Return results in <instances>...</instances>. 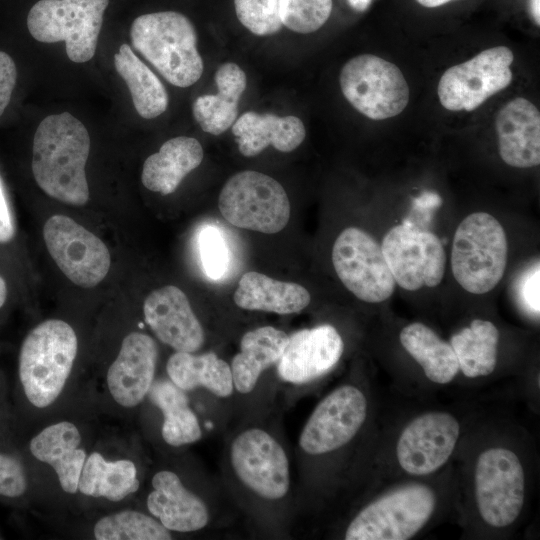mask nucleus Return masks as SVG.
Masks as SVG:
<instances>
[{
	"instance_id": "1",
	"label": "nucleus",
	"mask_w": 540,
	"mask_h": 540,
	"mask_svg": "<svg viewBox=\"0 0 540 540\" xmlns=\"http://www.w3.org/2000/svg\"><path fill=\"white\" fill-rule=\"evenodd\" d=\"M90 136L84 124L68 112L45 117L33 139L32 172L50 197L73 206L89 200L85 166Z\"/></svg>"
},
{
	"instance_id": "2",
	"label": "nucleus",
	"mask_w": 540,
	"mask_h": 540,
	"mask_svg": "<svg viewBox=\"0 0 540 540\" xmlns=\"http://www.w3.org/2000/svg\"><path fill=\"white\" fill-rule=\"evenodd\" d=\"M78 350L74 329L65 321L48 319L24 338L18 357V386L26 402L43 409L62 393Z\"/></svg>"
},
{
	"instance_id": "3",
	"label": "nucleus",
	"mask_w": 540,
	"mask_h": 540,
	"mask_svg": "<svg viewBox=\"0 0 540 540\" xmlns=\"http://www.w3.org/2000/svg\"><path fill=\"white\" fill-rule=\"evenodd\" d=\"M133 47L172 85L186 88L202 76L197 32L188 17L176 11L147 13L130 28Z\"/></svg>"
},
{
	"instance_id": "4",
	"label": "nucleus",
	"mask_w": 540,
	"mask_h": 540,
	"mask_svg": "<svg viewBox=\"0 0 540 540\" xmlns=\"http://www.w3.org/2000/svg\"><path fill=\"white\" fill-rule=\"evenodd\" d=\"M508 245L504 228L487 212H474L458 225L451 250L457 283L472 294L493 290L503 278Z\"/></svg>"
},
{
	"instance_id": "5",
	"label": "nucleus",
	"mask_w": 540,
	"mask_h": 540,
	"mask_svg": "<svg viewBox=\"0 0 540 540\" xmlns=\"http://www.w3.org/2000/svg\"><path fill=\"white\" fill-rule=\"evenodd\" d=\"M109 0H39L29 10L27 28L42 43H65L68 58L91 60Z\"/></svg>"
},
{
	"instance_id": "6",
	"label": "nucleus",
	"mask_w": 540,
	"mask_h": 540,
	"mask_svg": "<svg viewBox=\"0 0 540 540\" xmlns=\"http://www.w3.org/2000/svg\"><path fill=\"white\" fill-rule=\"evenodd\" d=\"M218 208L235 227L266 234L280 232L290 218V202L283 186L258 171H241L222 187Z\"/></svg>"
},
{
	"instance_id": "7",
	"label": "nucleus",
	"mask_w": 540,
	"mask_h": 540,
	"mask_svg": "<svg viewBox=\"0 0 540 540\" xmlns=\"http://www.w3.org/2000/svg\"><path fill=\"white\" fill-rule=\"evenodd\" d=\"M434 492L422 484L406 485L365 506L348 525L346 540H407L429 521Z\"/></svg>"
},
{
	"instance_id": "8",
	"label": "nucleus",
	"mask_w": 540,
	"mask_h": 540,
	"mask_svg": "<svg viewBox=\"0 0 540 540\" xmlns=\"http://www.w3.org/2000/svg\"><path fill=\"white\" fill-rule=\"evenodd\" d=\"M340 87L348 102L373 120L400 114L409 101V87L400 69L372 54L356 56L343 66Z\"/></svg>"
},
{
	"instance_id": "9",
	"label": "nucleus",
	"mask_w": 540,
	"mask_h": 540,
	"mask_svg": "<svg viewBox=\"0 0 540 540\" xmlns=\"http://www.w3.org/2000/svg\"><path fill=\"white\" fill-rule=\"evenodd\" d=\"M475 499L485 523L495 528L511 525L525 499V475L515 452L503 447L484 450L476 461Z\"/></svg>"
},
{
	"instance_id": "10",
	"label": "nucleus",
	"mask_w": 540,
	"mask_h": 540,
	"mask_svg": "<svg viewBox=\"0 0 540 540\" xmlns=\"http://www.w3.org/2000/svg\"><path fill=\"white\" fill-rule=\"evenodd\" d=\"M332 263L343 285L364 302H384L395 291L381 245L363 229L348 227L340 232L333 244Z\"/></svg>"
},
{
	"instance_id": "11",
	"label": "nucleus",
	"mask_w": 540,
	"mask_h": 540,
	"mask_svg": "<svg viewBox=\"0 0 540 540\" xmlns=\"http://www.w3.org/2000/svg\"><path fill=\"white\" fill-rule=\"evenodd\" d=\"M513 59L509 48L497 46L448 68L438 84L440 103L450 111L475 110L511 83Z\"/></svg>"
},
{
	"instance_id": "12",
	"label": "nucleus",
	"mask_w": 540,
	"mask_h": 540,
	"mask_svg": "<svg viewBox=\"0 0 540 540\" xmlns=\"http://www.w3.org/2000/svg\"><path fill=\"white\" fill-rule=\"evenodd\" d=\"M381 249L396 285L407 291L436 287L444 277L446 253L432 232L408 224L392 227Z\"/></svg>"
},
{
	"instance_id": "13",
	"label": "nucleus",
	"mask_w": 540,
	"mask_h": 540,
	"mask_svg": "<svg viewBox=\"0 0 540 540\" xmlns=\"http://www.w3.org/2000/svg\"><path fill=\"white\" fill-rule=\"evenodd\" d=\"M46 247L63 274L74 284L91 288L110 268V253L104 242L65 215L51 216L43 227Z\"/></svg>"
},
{
	"instance_id": "14",
	"label": "nucleus",
	"mask_w": 540,
	"mask_h": 540,
	"mask_svg": "<svg viewBox=\"0 0 540 540\" xmlns=\"http://www.w3.org/2000/svg\"><path fill=\"white\" fill-rule=\"evenodd\" d=\"M230 460L239 480L259 497L278 500L288 493L286 452L265 430L250 428L240 433L232 442Z\"/></svg>"
},
{
	"instance_id": "15",
	"label": "nucleus",
	"mask_w": 540,
	"mask_h": 540,
	"mask_svg": "<svg viewBox=\"0 0 540 540\" xmlns=\"http://www.w3.org/2000/svg\"><path fill=\"white\" fill-rule=\"evenodd\" d=\"M367 417V399L355 386L333 390L315 407L299 436L307 454L321 455L339 449L358 433Z\"/></svg>"
},
{
	"instance_id": "16",
	"label": "nucleus",
	"mask_w": 540,
	"mask_h": 540,
	"mask_svg": "<svg viewBox=\"0 0 540 540\" xmlns=\"http://www.w3.org/2000/svg\"><path fill=\"white\" fill-rule=\"evenodd\" d=\"M459 434V422L450 413L434 411L414 418L397 442L400 467L415 476L437 471L453 453Z\"/></svg>"
},
{
	"instance_id": "17",
	"label": "nucleus",
	"mask_w": 540,
	"mask_h": 540,
	"mask_svg": "<svg viewBox=\"0 0 540 540\" xmlns=\"http://www.w3.org/2000/svg\"><path fill=\"white\" fill-rule=\"evenodd\" d=\"M343 350L340 334L329 324L296 331L277 362L278 375L289 383H308L330 371Z\"/></svg>"
},
{
	"instance_id": "18",
	"label": "nucleus",
	"mask_w": 540,
	"mask_h": 540,
	"mask_svg": "<svg viewBox=\"0 0 540 540\" xmlns=\"http://www.w3.org/2000/svg\"><path fill=\"white\" fill-rule=\"evenodd\" d=\"M143 313L155 336L174 350L194 353L203 346L202 325L178 287L167 285L152 291L144 301Z\"/></svg>"
},
{
	"instance_id": "19",
	"label": "nucleus",
	"mask_w": 540,
	"mask_h": 540,
	"mask_svg": "<svg viewBox=\"0 0 540 540\" xmlns=\"http://www.w3.org/2000/svg\"><path fill=\"white\" fill-rule=\"evenodd\" d=\"M157 359L158 347L149 335L132 332L123 339L106 375L108 390L117 404L133 408L144 400L154 382Z\"/></svg>"
},
{
	"instance_id": "20",
	"label": "nucleus",
	"mask_w": 540,
	"mask_h": 540,
	"mask_svg": "<svg viewBox=\"0 0 540 540\" xmlns=\"http://www.w3.org/2000/svg\"><path fill=\"white\" fill-rule=\"evenodd\" d=\"M502 160L516 168L540 163V113L529 100L518 97L506 103L495 121Z\"/></svg>"
},
{
	"instance_id": "21",
	"label": "nucleus",
	"mask_w": 540,
	"mask_h": 540,
	"mask_svg": "<svg viewBox=\"0 0 540 540\" xmlns=\"http://www.w3.org/2000/svg\"><path fill=\"white\" fill-rule=\"evenodd\" d=\"M152 487L147 497V508L168 530L193 532L208 524L206 504L184 486L176 473L169 470L157 472L152 478Z\"/></svg>"
},
{
	"instance_id": "22",
	"label": "nucleus",
	"mask_w": 540,
	"mask_h": 540,
	"mask_svg": "<svg viewBox=\"0 0 540 540\" xmlns=\"http://www.w3.org/2000/svg\"><path fill=\"white\" fill-rule=\"evenodd\" d=\"M81 443L82 436L77 426L70 421H61L33 436L28 449L36 460L53 468L66 493L75 494L87 458Z\"/></svg>"
},
{
	"instance_id": "23",
	"label": "nucleus",
	"mask_w": 540,
	"mask_h": 540,
	"mask_svg": "<svg viewBox=\"0 0 540 540\" xmlns=\"http://www.w3.org/2000/svg\"><path fill=\"white\" fill-rule=\"evenodd\" d=\"M239 152L245 157L260 154L268 146L280 152L295 150L305 139L303 122L296 116L247 111L232 125Z\"/></svg>"
},
{
	"instance_id": "24",
	"label": "nucleus",
	"mask_w": 540,
	"mask_h": 540,
	"mask_svg": "<svg viewBox=\"0 0 540 540\" xmlns=\"http://www.w3.org/2000/svg\"><path fill=\"white\" fill-rule=\"evenodd\" d=\"M203 157V148L197 139L187 136L171 138L145 160L142 184L150 191L171 194L184 177L201 164Z\"/></svg>"
},
{
	"instance_id": "25",
	"label": "nucleus",
	"mask_w": 540,
	"mask_h": 540,
	"mask_svg": "<svg viewBox=\"0 0 540 540\" xmlns=\"http://www.w3.org/2000/svg\"><path fill=\"white\" fill-rule=\"evenodd\" d=\"M217 94L196 98L192 106L195 120L202 130L220 135L228 130L238 115V105L247 86L245 72L235 63L226 62L215 72Z\"/></svg>"
},
{
	"instance_id": "26",
	"label": "nucleus",
	"mask_w": 540,
	"mask_h": 540,
	"mask_svg": "<svg viewBox=\"0 0 540 540\" xmlns=\"http://www.w3.org/2000/svg\"><path fill=\"white\" fill-rule=\"evenodd\" d=\"M233 298L242 309L282 315L299 313L311 301L304 286L275 280L256 271H248L241 276Z\"/></svg>"
},
{
	"instance_id": "27",
	"label": "nucleus",
	"mask_w": 540,
	"mask_h": 540,
	"mask_svg": "<svg viewBox=\"0 0 540 540\" xmlns=\"http://www.w3.org/2000/svg\"><path fill=\"white\" fill-rule=\"evenodd\" d=\"M288 335L275 327L262 326L246 332L240 352L231 361L234 389L250 393L264 370L276 364L287 345Z\"/></svg>"
},
{
	"instance_id": "28",
	"label": "nucleus",
	"mask_w": 540,
	"mask_h": 540,
	"mask_svg": "<svg viewBox=\"0 0 540 540\" xmlns=\"http://www.w3.org/2000/svg\"><path fill=\"white\" fill-rule=\"evenodd\" d=\"M166 371L169 379L186 392L203 387L225 398L234 390L230 365L213 352L176 351L168 359Z\"/></svg>"
},
{
	"instance_id": "29",
	"label": "nucleus",
	"mask_w": 540,
	"mask_h": 540,
	"mask_svg": "<svg viewBox=\"0 0 540 540\" xmlns=\"http://www.w3.org/2000/svg\"><path fill=\"white\" fill-rule=\"evenodd\" d=\"M139 486L133 461H107L102 454L92 452L83 465L78 491L86 496L118 502L135 493Z\"/></svg>"
},
{
	"instance_id": "30",
	"label": "nucleus",
	"mask_w": 540,
	"mask_h": 540,
	"mask_svg": "<svg viewBox=\"0 0 540 540\" xmlns=\"http://www.w3.org/2000/svg\"><path fill=\"white\" fill-rule=\"evenodd\" d=\"M147 395L163 414L161 433L168 445L180 447L201 439L200 423L189 406L186 391L170 379H160L154 380Z\"/></svg>"
},
{
	"instance_id": "31",
	"label": "nucleus",
	"mask_w": 540,
	"mask_h": 540,
	"mask_svg": "<svg viewBox=\"0 0 540 540\" xmlns=\"http://www.w3.org/2000/svg\"><path fill=\"white\" fill-rule=\"evenodd\" d=\"M399 339L430 381L447 384L457 375L459 365L452 346L427 325L420 322L408 324L401 330Z\"/></svg>"
},
{
	"instance_id": "32",
	"label": "nucleus",
	"mask_w": 540,
	"mask_h": 540,
	"mask_svg": "<svg viewBox=\"0 0 540 540\" xmlns=\"http://www.w3.org/2000/svg\"><path fill=\"white\" fill-rule=\"evenodd\" d=\"M114 65L127 84L133 105L142 118L153 119L166 111L169 98L164 85L128 44L119 47L114 55Z\"/></svg>"
},
{
	"instance_id": "33",
	"label": "nucleus",
	"mask_w": 540,
	"mask_h": 540,
	"mask_svg": "<svg viewBox=\"0 0 540 540\" xmlns=\"http://www.w3.org/2000/svg\"><path fill=\"white\" fill-rule=\"evenodd\" d=\"M499 331L490 321L474 319L451 337L459 370L468 378L490 375L497 364Z\"/></svg>"
},
{
	"instance_id": "34",
	"label": "nucleus",
	"mask_w": 540,
	"mask_h": 540,
	"mask_svg": "<svg viewBox=\"0 0 540 540\" xmlns=\"http://www.w3.org/2000/svg\"><path fill=\"white\" fill-rule=\"evenodd\" d=\"M97 540H170L171 531L155 517L135 510H122L100 518L94 525Z\"/></svg>"
},
{
	"instance_id": "35",
	"label": "nucleus",
	"mask_w": 540,
	"mask_h": 540,
	"mask_svg": "<svg viewBox=\"0 0 540 540\" xmlns=\"http://www.w3.org/2000/svg\"><path fill=\"white\" fill-rule=\"evenodd\" d=\"M0 419V498L18 500L29 489L28 473L20 452Z\"/></svg>"
},
{
	"instance_id": "36",
	"label": "nucleus",
	"mask_w": 540,
	"mask_h": 540,
	"mask_svg": "<svg viewBox=\"0 0 540 540\" xmlns=\"http://www.w3.org/2000/svg\"><path fill=\"white\" fill-rule=\"evenodd\" d=\"M332 11V0H280V19L289 30L309 34L321 28Z\"/></svg>"
},
{
	"instance_id": "37",
	"label": "nucleus",
	"mask_w": 540,
	"mask_h": 540,
	"mask_svg": "<svg viewBox=\"0 0 540 540\" xmlns=\"http://www.w3.org/2000/svg\"><path fill=\"white\" fill-rule=\"evenodd\" d=\"M235 13L240 23L257 36L281 30L280 0H234Z\"/></svg>"
},
{
	"instance_id": "38",
	"label": "nucleus",
	"mask_w": 540,
	"mask_h": 540,
	"mask_svg": "<svg viewBox=\"0 0 540 540\" xmlns=\"http://www.w3.org/2000/svg\"><path fill=\"white\" fill-rule=\"evenodd\" d=\"M199 251L205 274L211 279H219L227 271L228 249L219 229L206 226L199 234Z\"/></svg>"
},
{
	"instance_id": "39",
	"label": "nucleus",
	"mask_w": 540,
	"mask_h": 540,
	"mask_svg": "<svg viewBox=\"0 0 540 540\" xmlns=\"http://www.w3.org/2000/svg\"><path fill=\"white\" fill-rule=\"evenodd\" d=\"M17 81V68L12 57L0 51V116L8 106Z\"/></svg>"
},
{
	"instance_id": "40",
	"label": "nucleus",
	"mask_w": 540,
	"mask_h": 540,
	"mask_svg": "<svg viewBox=\"0 0 540 540\" xmlns=\"http://www.w3.org/2000/svg\"><path fill=\"white\" fill-rule=\"evenodd\" d=\"M539 282L540 270L539 263H537L529 272H527L520 286V294L523 303L530 311L537 315H539L540 312Z\"/></svg>"
},
{
	"instance_id": "41",
	"label": "nucleus",
	"mask_w": 540,
	"mask_h": 540,
	"mask_svg": "<svg viewBox=\"0 0 540 540\" xmlns=\"http://www.w3.org/2000/svg\"><path fill=\"white\" fill-rule=\"evenodd\" d=\"M15 224L10 204L0 178V243H7L13 239Z\"/></svg>"
},
{
	"instance_id": "42",
	"label": "nucleus",
	"mask_w": 540,
	"mask_h": 540,
	"mask_svg": "<svg viewBox=\"0 0 540 540\" xmlns=\"http://www.w3.org/2000/svg\"><path fill=\"white\" fill-rule=\"evenodd\" d=\"M352 9L357 12H364L369 8L373 0H347Z\"/></svg>"
},
{
	"instance_id": "43",
	"label": "nucleus",
	"mask_w": 540,
	"mask_h": 540,
	"mask_svg": "<svg viewBox=\"0 0 540 540\" xmlns=\"http://www.w3.org/2000/svg\"><path fill=\"white\" fill-rule=\"evenodd\" d=\"M531 15L537 25L540 24V0H530Z\"/></svg>"
},
{
	"instance_id": "44",
	"label": "nucleus",
	"mask_w": 540,
	"mask_h": 540,
	"mask_svg": "<svg viewBox=\"0 0 540 540\" xmlns=\"http://www.w3.org/2000/svg\"><path fill=\"white\" fill-rule=\"evenodd\" d=\"M420 5L428 8L444 5L452 0H416Z\"/></svg>"
},
{
	"instance_id": "45",
	"label": "nucleus",
	"mask_w": 540,
	"mask_h": 540,
	"mask_svg": "<svg viewBox=\"0 0 540 540\" xmlns=\"http://www.w3.org/2000/svg\"><path fill=\"white\" fill-rule=\"evenodd\" d=\"M7 298V285L2 276H0V308L4 305Z\"/></svg>"
}]
</instances>
